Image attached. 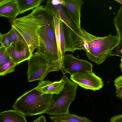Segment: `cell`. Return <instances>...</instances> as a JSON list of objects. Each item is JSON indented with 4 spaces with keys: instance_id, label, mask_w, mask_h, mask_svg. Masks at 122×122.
<instances>
[{
    "instance_id": "23",
    "label": "cell",
    "mask_w": 122,
    "mask_h": 122,
    "mask_svg": "<svg viewBox=\"0 0 122 122\" xmlns=\"http://www.w3.org/2000/svg\"><path fill=\"white\" fill-rule=\"evenodd\" d=\"M114 85L116 87H122V75L116 78L114 81Z\"/></svg>"
},
{
    "instance_id": "9",
    "label": "cell",
    "mask_w": 122,
    "mask_h": 122,
    "mask_svg": "<svg viewBox=\"0 0 122 122\" xmlns=\"http://www.w3.org/2000/svg\"><path fill=\"white\" fill-rule=\"evenodd\" d=\"M92 64L87 61L79 59L72 54L64 55L62 61L61 70L63 74L69 73L70 75L75 73L92 71Z\"/></svg>"
},
{
    "instance_id": "8",
    "label": "cell",
    "mask_w": 122,
    "mask_h": 122,
    "mask_svg": "<svg viewBox=\"0 0 122 122\" xmlns=\"http://www.w3.org/2000/svg\"><path fill=\"white\" fill-rule=\"evenodd\" d=\"M70 79L83 88L94 91L100 89L104 86L102 79L92 71L75 73L70 75Z\"/></svg>"
},
{
    "instance_id": "11",
    "label": "cell",
    "mask_w": 122,
    "mask_h": 122,
    "mask_svg": "<svg viewBox=\"0 0 122 122\" xmlns=\"http://www.w3.org/2000/svg\"><path fill=\"white\" fill-rule=\"evenodd\" d=\"M7 50L11 60L17 65L27 60L32 54L28 46L21 43H12Z\"/></svg>"
},
{
    "instance_id": "18",
    "label": "cell",
    "mask_w": 122,
    "mask_h": 122,
    "mask_svg": "<svg viewBox=\"0 0 122 122\" xmlns=\"http://www.w3.org/2000/svg\"><path fill=\"white\" fill-rule=\"evenodd\" d=\"M17 65L11 59L7 63L0 67V75L4 76L14 72Z\"/></svg>"
},
{
    "instance_id": "14",
    "label": "cell",
    "mask_w": 122,
    "mask_h": 122,
    "mask_svg": "<svg viewBox=\"0 0 122 122\" xmlns=\"http://www.w3.org/2000/svg\"><path fill=\"white\" fill-rule=\"evenodd\" d=\"M117 35L119 40V44L116 49V56L122 57V5L119 9L113 19Z\"/></svg>"
},
{
    "instance_id": "25",
    "label": "cell",
    "mask_w": 122,
    "mask_h": 122,
    "mask_svg": "<svg viewBox=\"0 0 122 122\" xmlns=\"http://www.w3.org/2000/svg\"><path fill=\"white\" fill-rule=\"evenodd\" d=\"M116 93L117 96L122 100V87H116Z\"/></svg>"
},
{
    "instance_id": "22",
    "label": "cell",
    "mask_w": 122,
    "mask_h": 122,
    "mask_svg": "<svg viewBox=\"0 0 122 122\" xmlns=\"http://www.w3.org/2000/svg\"><path fill=\"white\" fill-rule=\"evenodd\" d=\"M8 54L7 49L1 45L0 47V62Z\"/></svg>"
},
{
    "instance_id": "5",
    "label": "cell",
    "mask_w": 122,
    "mask_h": 122,
    "mask_svg": "<svg viewBox=\"0 0 122 122\" xmlns=\"http://www.w3.org/2000/svg\"><path fill=\"white\" fill-rule=\"evenodd\" d=\"M56 13L58 14L62 23L65 44V51L73 53L81 50L79 43L80 30L71 20L61 4L57 6Z\"/></svg>"
},
{
    "instance_id": "24",
    "label": "cell",
    "mask_w": 122,
    "mask_h": 122,
    "mask_svg": "<svg viewBox=\"0 0 122 122\" xmlns=\"http://www.w3.org/2000/svg\"><path fill=\"white\" fill-rule=\"evenodd\" d=\"M110 122H122V114L112 117L110 119Z\"/></svg>"
},
{
    "instance_id": "28",
    "label": "cell",
    "mask_w": 122,
    "mask_h": 122,
    "mask_svg": "<svg viewBox=\"0 0 122 122\" xmlns=\"http://www.w3.org/2000/svg\"><path fill=\"white\" fill-rule=\"evenodd\" d=\"M115 1L122 4V0H115Z\"/></svg>"
},
{
    "instance_id": "30",
    "label": "cell",
    "mask_w": 122,
    "mask_h": 122,
    "mask_svg": "<svg viewBox=\"0 0 122 122\" xmlns=\"http://www.w3.org/2000/svg\"><path fill=\"white\" fill-rule=\"evenodd\" d=\"M55 122H64L60 121H55Z\"/></svg>"
},
{
    "instance_id": "10",
    "label": "cell",
    "mask_w": 122,
    "mask_h": 122,
    "mask_svg": "<svg viewBox=\"0 0 122 122\" xmlns=\"http://www.w3.org/2000/svg\"><path fill=\"white\" fill-rule=\"evenodd\" d=\"M61 4L66 8V12L71 21L80 30L82 0H61Z\"/></svg>"
},
{
    "instance_id": "3",
    "label": "cell",
    "mask_w": 122,
    "mask_h": 122,
    "mask_svg": "<svg viewBox=\"0 0 122 122\" xmlns=\"http://www.w3.org/2000/svg\"><path fill=\"white\" fill-rule=\"evenodd\" d=\"M53 95L43 94L37 91L35 87L19 97L12 107L25 116H31L46 113Z\"/></svg>"
},
{
    "instance_id": "21",
    "label": "cell",
    "mask_w": 122,
    "mask_h": 122,
    "mask_svg": "<svg viewBox=\"0 0 122 122\" xmlns=\"http://www.w3.org/2000/svg\"><path fill=\"white\" fill-rule=\"evenodd\" d=\"M60 32L61 50L62 56L63 57L65 55V53L66 52L65 51V40L62 22L61 20L60 22Z\"/></svg>"
},
{
    "instance_id": "27",
    "label": "cell",
    "mask_w": 122,
    "mask_h": 122,
    "mask_svg": "<svg viewBox=\"0 0 122 122\" xmlns=\"http://www.w3.org/2000/svg\"><path fill=\"white\" fill-rule=\"evenodd\" d=\"M32 122H46L44 116L41 115L36 119L34 120Z\"/></svg>"
},
{
    "instance_id": "20",
    "label": "cell",
    "mask_w": 122,
    "mask_h": 122,
    "mask_svg": "<svg viewBox=\"0 0 122 122\" xmlns=\"http://www.w3.org/2000/svg\"><path fill=\"white\" fill-rule=\"evenodd\" d=\"M10 30L12 43H21L28 46L23 37L16 30L11 27Z\"/></svg>"
},
{
    "instance_id": "19",
    "label": "cell",
    "mask_w": 122,
    "mask_h": 122,
    "mask_svg": "<svg viewBox=\"0 0 122 122\" xmlns=\"http://www.w3.org/2000/svg\"><path fill=\"white\" fill-rule=\"evenodd\" d=\"M0 42L1 45L7 49L11 45L12 41L11 30L5 34H0Z\"/></svg>"
},
{
    "instance_id": "4",
    "label": "cell",
    "mask_w": 122,
    "mask_h": 122,
    "mask_svg": "<svg viewBox=\"0 0 122 122\" xmlns=\"http://www.w3.org/2000/svg\"><path fill=\"white\" fill-rule=\"evenodd\" d=\"M65 81L64 87L58 94H54L49 107L46 113L50 115L59 116L69 113V109L75 99L78 85L70 81L67 76H63Z\"/></svg>"
},
{
    "instance_id": "1",
    "label": "cell",
    "mask_w": 122,
    "mask_h": 122,
    "mask_svg": "<svg viewBox=\"0 0 122 122\" xmlns=\"http://www.w3.org/2000/svg\"><path fill=\"white\" fill-rule=\"evenodd\" d=\"M53 17L45 6L41 5L27 15L15 19L11 24L23 37L31 54L39 45V29L46 26L53 20Z\"/></svg>"
},
{
    "instance_id": "17",
    "label": "cell",
    "mask_w": 122,
    "mask_h": 122,
    "mask_svg": "<svg viewBox=\"0 0 122 122\" xmlns=\"http://www.w3.org/2000/svg\"><path fill=\"white\" fill-rule=\"evenodd\" d=\"M50 118L55 122L57 121L64 122H92L85 117H79L70 113L61 116H51Z\"/></svg>"
},
{
    "instance_id": "16",
    "label": "cell",
    "mask_w": 122,
    "mask_h": 122,
    "mask_svg": "<svg viewBox=\"0 0 122 122\" xmlns=\"http://www.w3.org/2000/svg\"><path fill=\"white\" fill-rule=\"evenodd\" d=\"M45 1L44 0H17L19 14L38 7Z\"/></svg>"
},
{
    "instance_id": "29",
    "label": "cell",
    "mask_w": 122,
    "mask_h": 122,
    "mask_svg": "<svg viewBox=\"0 0 122 122\" xmlns=\"http://www.w3.org/2000/svg\"><path fill=\"white\" fill-rule=\"evenodd\" d=\"M120 66L121 70V71L122 72V62H121L120 64Z\"/></svg>"
},
{
    "instance_id": "6",
    "label": "cell",
    "mask_w": 122,
    "mask_h": 122,
    "mask_svg": "<svg viewBox=\"0 0 122 122\" xmlns=\"http://www.w3.org/2000/svg\"><path fill=\"white\" fill-rule=\"evenodd\" d=\"M27 76L28 81H43L50 72V63L49 59L43 54L37 52L32 54L27 60Z\"/></svg>"
},
{
    "instance_id": "26",
    "label": "cell",
    "mask_w": 122,
    "mask_h": 122,
    "mask_svg": "<svg viewBox=\"0 0 122 122\" xmlns=\"http://www.w3.org/2000/svg\"><path fill=\"white\" fill-rule=\"evenodd\" d=\"M11 59L10 56L8 54L6 56L2 61L0 62V67L2 66L7 63Z\"/></svg>"
},
{
    "instance_id": "2",
    "label": "cell",
    "mask_w": 122,
    "mask_h": 122,
    "mask_svg": "<svg viewBox=\"0 0 122 122\" xmlns=\"http://www.w3.org/2000/svg\"><path fill=\"white\" fill-rule=\"evenodd\" d=\"M79 42L81 50L85 51L88 58L99 65L114 56L113 51L117 47L119 40L117 35L110 34L99 37L81 29L80 30Z\"/></svg>"
},
{
    "instance_id": "13",
    "label": "cell",
    "mask_w": 122,
    "mask_h": 122,
    "mask_svg": "<svg viewBox=\"0 0 122 122\" xmlns=\"http://www.w3.org/2000/svg\"><path fill=\"white\" fill-rule=\"evenodd\" d=\"M65 81L63 77L59 81L51 82L49 80L41 81L36 87L43 94H58L63 90Z\"/></svg>"
},
{
    "instance_id": "31",
    "label": "cell",
    "mask_w": 122,
    "mask_h": 122,
    "mask_svg": "<svg viewBox=\"0 0 122 122\" xmlns=\"http://www.w3.org/2000/svg\"><path fill=\"white\" fill-rule=\"evenodd\" d=\"M121 62H122V59H121Z\"/></svg>"
},
{
    "instance_id": "15",
    "label": "cell",
    "mask_w": 122,
    "mask_h": 122,
    "mask_svg": "<svg viewBox=\"0 0 122 122\" xmlns=\"http://www.w3.org/2000/svg\"><path fill=\"white\" fill-rule=\"evenodd\" d=\"M0 122H27L25 116L15 110L0 112Z\"/></svg>"
},
{
    "instance_id": "12",
    "label": "cell",
    "mask_w": 122,
    "mask_h": 122,
    "mask_svg": "<svg viewBox=\"0 0 122 122\" xmlns=\"http://www.w3.org/2000/svg\"><path fill=\"white\" fill-rule=\"evenodd\" d=\"M19 14L17 0H0V16L7 18L11 24Z\"/></svg>"
},
{
    "instance_id": "7",
    "label": "cell",
    "mask_w": 122,
    "mask_h": 122,
    "mask_svg": "<svg viewBox=\"0 0 122 122\" xmlns=\"http://www.w3.org/2000/svg\"><path fill=\"white\" fill-rule=\"evenodd\" d=\"M44 27L40 29L37 33L39 44L37 48V52L43 54L49 59L50 63V72L61 70L63 58L54 47Z\"/></svg>"
}]
</instances>
